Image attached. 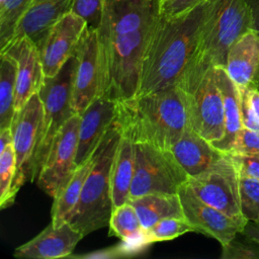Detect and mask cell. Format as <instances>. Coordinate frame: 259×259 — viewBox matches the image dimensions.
<instances>
[{
    "label": "cell",
    "instance_id": "1",
    "mask_svg": "<svg viewBox=\"0 0 259 259\" xmlns=\"http://www.w3.org/2000/svg\"><path fill=\"white\" fill-rule=\"evenodd\" d=\"M161 0H106L97 30L99 96H136L144 54L160 16Z\"/></svg>",
    "mask_w": 259,
    "mask_h": 259
},
{
    "label": "cell",
    "instance_id": "2",
    "mask_svg": "<svg viewBox=\"0 0 259 259\" xmlns=\"http://www.w3.org/2000/svg\"><path fill=\"white\" fill-rule=\"evenodd\" d=\"M206 0L173 17L160 13L143 57L136 96L180 85L196 52Z\"/></svg>",
    "mask_w": 259,
    "mask_h": 259
},
{
    "label": "cell",
    "instance_id": "3",
    "mask_svg": "<svg viewBox=\"0 0 259 259\" xmlns=\"http://www.w3.org/2000/svg\"><path fill=\"white\" fill-rule=\"evenodd\" d=\"M114 122L134 144L169 150L191 125L188 93L175 85L117 101Z\"/></svg>",
    "mask_w": 259,
    "mask_h": 259
},
{
    "label": "cell",
    "instance_id": "4",
    "mask_svg": "<svg viewBox=\"0 0 259 259\" xmlns=\"http://www.w3.org/2000/svg\"><path fill=\"white\" fill-rule=\"evenodd\" d=\"M249 30L252 20L245 0H206L197 49L179 86L190 93L208 69L225 68L231 46Z\"/></svg>",
    "mask_w": 259,
    "mask_h": 259
},
{
    "label": "cell",
    "instance_id": "5",
    "mask_svg": "<svg viewBox=\"0 0 259 259\" xmlns=\"http://www.w3.org/2000/svg\"><path fill=\"white\" fill-rule=\"evenodd\" d=\"M119 139L120 131L114 122L94 152L79 201L67 220L84 237L109 224L113 209L110 170Z\"/></svg>",
    "mask_w": 259,
    "mask_h": 259
},
{
    "label": "cell",
    "instance_id": "6",
    "mask_svg": "<svg viewBox=\"0 0 259 259\" xmlns=\"http://www.w3.org/2000/svg\"><path fill=\"white\" fill-rule=\"evenodd\" d=\"M75 69L76 57L74 55L55 76L45 77L44 84L38 91L44 115L34 155V179L48 157L57 134L65 122L76 114L72 106Z\"/></svg>",
    "mask_w": 259,
    "mask_h": 259
},
{
    "label": "cell",
    "instance_id": "7",
    "mask_svg": "<svg viewBox=\"0 0 259 259\" xmlns=\"http://www.w3.org/2000/svg\"><path fill=\"white\" fill-rule=\"evenodd\" d=\"M135 174L131 198L149 193H178L188 175L170 150L149 144H135Z\"/></svg>",
    "mask_w": 259,
    "mask_h": 259
},
{
    "label": "cell",
    "instance_id": "8",
    "mask_svg": "<svg viewBox=\"0 0 259 259\" xmlns=\"http://www.w3.org/2000/svg\"><path fill=\"white\" fill-rule=\"evenodd\" d=\"M42 102L38 93L15 112L11 131L15 154V175L8 197V207L13 204L16 194L23 184L34 179V155L41 128Z\"/></svg>",
    "mask_w": 259,
    "mask_h": 259
},
{
    "label": "cell",
    "instance_id": "9",
    "mask_svg": "<svg viewBox=\"0 0 259 259\" xmlns=\"http://www.w3.org/2000/svg\"><path fill=\"white\" fill-rule=\"evenodd\" d=\"M239 177L233 160L229 154H224L200 174L188 177L187 183L205 203L232 218L245 219L241 211Z\"/></svg>",
    "mask_w": 259,
    "mask_h": 259
},
{
    "label": "cell",
    "instance_id": "10",
    "mask_svg": "<svg viewBox=\"0 0 259 259\" xmlns=\"http://www.w3.org/2000/svg\"><path fill=\"white\" fill-rule=\"evenodd\" d=\"M80 114L72 115L57 134L37 176V186L53 198L68 183L76 168Z\"/></svg>",
    "mask_w": 259,
    "mask_h": 259
},
{
    "label": "cell",
    "instance_id": "11",
    "mask_svg": "<svg viewBox=\"0 0 259 259\" xmlns=\"http://www.w3.org/2000/svg\"><path fill=\"white\" fill-rule=\"evenodd\" d=\"M191 127L212 145L225 135V110L214 67L188 93Z\"/></svg>",
    "mask_w": 259,
    "mask_h": 259
},
{
    "label": "cell",
    "instance_id": "12",
    "mask_svg": "<svg viewBox=\"0 0 259 259\" xmlns=\"http://www.w3.org/2000/svg\"><path fill=\"white\" fill-rule=\"evenodd\" d=\"M184 218L193 226L196 233L215 239L221 246L231 242L241 233L248 220L235 219L199 199L188 183L178 190Z\"/></svg>",
    "mask_w": 259,
    "mask_h": 259
},
{
    "label": "cell",
    "instance_id": "13",
    "mask_svg": "<svg viewBox=\"0 0 259 259\" xmlns=\"http://www.w3.org/2000/svg\"><path fill=\"white\" fill-rule=\"evenodd\" d=\"M87 26L83 17L71 11L51 27L38 47L46 77L55 76L75 55Z\"/></svg>",
    "mask_w": 259,
    "mask_h": 259
},
{
    "label": "cell",
    "instance_id": "14",
    "mask_svg": "<svg viewBox=\"0 0 259 259\" xmlns=\"http://www.w3.org/2000/svg\"><path fill=\"white\" fill-rule=\"evenodd\" d=\"M75 57L72 106L75 113L81 114L99 96V49L96 29L86 27Z\"/></svg>",
    "mask_w": 259,
    "mask_h": 259
},
{
    "label": "cell",
    "instance_id": "15",
    "mask_svg": "<svg viewBox=\"0 0 259 259\" xmlns=\"http://www.w3.org/2000/svg\"><path fill=\"white\" fill-rule=\"evenodd\" d=\"M0 53H8L17 64L15 112L28 101V99L40 90L45 73L37 46L27 36L13 39Z\"/></svg>",
    "mask_w": 259,
    "mask_h": 259
},
{
    "label": "cell",
    "instance_id": "16",
    "mask_svg": "<svg viewBox=\"0 0 259 259\" xmlns=\"http://www.w3.org/2000/svg\"><path fill=\"white\" fill-rule=\"evenodd\" d=\"M116 112V100L98 96L80 114L77 166L92 157L102 139L114 123Z\"/></svg>",
    "mask_w": 259,
    "mask_h": 259
},
{
    "label": "cell",
    "instance_id": "17",
    "mask_svg": "<svg viewBox=\"0 0 259 259\" xmlns=\"http://www.w3.org/2000/svg\"><path fill=\"white\" fill-rule=\"evenodd\" d=\"M84 236L68 222L55 226L52 222L30 241L17 247L13 256L20 259H58L71 256Z\"/></svg>",
    "mask_w": 259,
    "mask_h": 259
},
{
    "label": "cell",
    "instance_id": "18",
    "mask_svg": "<svg viewBox=\"0 0 259 259\" xmlns=\"http://www.w3.org/2000/svg\"><path fill=\"white\" fill-rule=\"evenodd\" d=\"M240 91L259 85V35L249 30L230 48L225 67Z\"/></svg>",
    "mask_w": 259,
    "mask_h": 259
},
{
    "label": "cell",
    "instance_id": "19",
    "mask_svg": "<svg viewBox=\"0 0 259 259\" xmlns=\"http://www.w3.org/2000/svg\"><path fill=\"white\" fill-rule=\"evenodd\" d=\"M74 2L75 0H31L29 8L18 23L11 41L27 36L38 48L51 27L60 18L72 11Z\"/></svg>",
    "mask_w": 259,
    "mask_h": 259
},
{
    "label": "cell",
    "instance_id": "20",
    "mask_svg": "<svg viewBox=\"0 0 259 259\" xmlns=\"http://www.w3.org/2000/svg\"><path fill=\"white\" fill-rule=\"evenodd\" d=\"M169 150L188 177L200 174L225 154L196 133L191 125Z\"/></svg>",
    "mask_w": 259,
    "mask_h": 259
},
{
    "label": "cell",
    "instance_id": "21",
    "mask_svg": "<svg viewBox=\"0 0 259 259\" xmlns=\"http://www.w3.org/2000/svg\"><path fill=\"white\" fill-rule=\"evenodd\" d=\"M214 69L217 82L224 101L225 135L222 140L214 143L212 146L227 154L233 150L237 137L243 128L241 93L224 67H214Z\"/></svg>",
    "mask_w": 259,
    "mask_h": 259
},
{
    "label": "cell",
    "instance_id": "22",
    "mask_svg": "<svg viewBox=\"0 0 259 259\" xmlns=\"http://www.w3.org/2000/svg\"><path fill=\"white\" fill-rule=\"evenodd\" d=\"M135 144L120 134L111 164L110 182L113 207L127 202L135 174Z\"/></svg>",
    "mask_w": 259,
    "mask_h": 259
},
{
    "label": "cell",
    "instance_id": "23",
    "mask_svg": "<svg viewBox=\"0 0 259 259\" xmlns=\"http://www.w3.org/2000/svg\"><path fill=\"white\" fill-rule=\"evenodd\" d=\"M145 231L166 218H184L178 193H149L128 200Z\"/></svg>",
    "mask_w": 259,
    "mask_h": 259
},
{
    "label": "cell",
    "instance_id": "24",
    "mask_svg": "<svg viewBox=\"0 0 259 259\" xmlns=\"http://www.w3.org/2000/svg\"><path fill=\"white\" fill-rule=\"evenodd\" d=\"M93 158L94 154L86 162L79 165L68 183L54 197L51 217L52 223L55 226H60L66 223L68 218L76 207L81 195L84 182L92 167Z\"/></svg>",
    "mask_w": 259,
    "mask_h": 259
},
{
    "label": "cell",
    "instance_id": "25",
    "mask_svg": "<svg viewBox=\"0 0 259 259\" xmlns=\"http://www.w3.org/2000/svg\"><path fill=\"white\" fill-rule=\"evenodd\" d=\"M17 64L8 53H0V130L10 127L15 114Z\"/></svg>",
    "mask_w": 259,
    "mask_h": 259
},
{
    "label": "cell",
    "instance_id": "26",
    "mask_svg": "<svg viewBox=\"0 0 259 259\" xmlns=\"http://www.w3.org/2000/svg\"><path fill=\"white\" fill-rule=\"evenodd\" d=\"M108 227L109 235L115 236L121 241H144L150 245L140 218L130 201L113 207Z\"/></svg>",
    "mask_w": 259,
    "mask_h": 259
},
{
    "label": "cell",
    "instance_id": "27",
    "mask_svg": "<svg viewBox=\"0 0 259 259\" xmlns=\"http://www.w3.org/2000/svg\"><path fill=\"white\" fill-rule=\"evenodd\" d=\"M30 3L31 0H0V52L13 38L16 27Z\"/></svg>",
    "mask_w": 259,
    "mask_h": 259
},
{
    "label": "cell",
    "instance_id": "28",
    "mask_svg": "<svg viewBox=\"0 0 259 259\" xmlns=\"http://www.w3.org/2000/svg\"><path fill=\"white\" fill-rule=\"evenodd\" d=\"M190 232H195V229L185 218H166L147 230L146 236L148 242L153 244L172 240Z\"/></svg>",
    "mask_w": 259,
    "mask_h": 259
},
{
    "label": "cell",
    "instance_id": "29",
    "mask_svg": "<svg viewBox=\"0 0 259 259\" xmlns=\"http://www.w3.org/2000/svg\"><path fill=\"white\" fill-rule=\"evenodd\" d=\"M239 189L243 217L248 221L259 222V180L240 176Z\"/></svg>",
    "mask_w": 259,
    "mask_h": 259
},
{
    "label": "cell",
    "instance_id": "30",
    "mask_svg": "<svg viewBox=\"0 0 259 259\" xmlns=\"http://www.w3.org/2000/svg\"><path fill=\"white\" fill-rule=\"evenodd\" d=\"M15 175L13 143L0 152V207H8V197Z\"/></svg>",
    "mask_w": 259,
    "mask_h": 259
},
{
    "label": "cell",
    "instance_id": "31",
    "mask_svg": "<svg viewBox=\"0 0 259 259\" xmlns=\"http://www.w3.org/2000/svg\"><path fill=\"white\" fill-rule=\"evenodd\" d=\"M222 259H259V244L239 233L222 246Z\"/></svg>",
    "mask_w": 259,
    "mask_h": 259
},
{
    "label": "cell",
    "instance_id": "32",
    "mask_svg": "<svg viewBox=\"0 0 259 259\" xmlns=\"http://www.w3.org/2000/svg\"><path fill=\"white\" fill-rule=\"evenodd\" d=\"M106 0H75L72 11L83 17L88 27L97 29Z\"/></svg>",
    "mask_w": 259,
    "mask_h": 259
},
{
    "label": "cell",
    "instance_id": "33",
    "mask_svg": "<svg viewBox=\"0 0 259 259\" xmlns=\"http://www.w3.org/2000/svg\"><path fill=\"white\" fill-rule=\"evenodd\" d=\"M240 176L259 180V153H227Z\"/></svg>",
    "mask_w": 259,
    "mask_h": 259
},
{
    "label": "cell",
    "instance_id": "34",
    "mask_svg": "<svg viewBox=\"0 0 259 259\" xmlns=\"http://www.w3.org/2000/svg\"><path fill=\"white\" fill-rule=\"evenodd\" d=\"M230 153H259V132L243 127Z\"/></svg>",
    "mask_w": 259,
    "mask_h": 259
},
{
    "label": "cell",
    "instance_id": "35",
    "mask_svg": "<svg viewBox=\"0 0 259 259\" xmlns=\"http://www.w3.org/2000/svg\"><path fill=\"white\" fill-rule=\"evenodd\" d=\"M205 0H165L161 3L160 13L167 17L183 14Z\"/></svg>",
    "mask_w": 259,
    "mask_h": 259
},
{
    "label": "cell",
    "instance_id": "36",
    "mask_svg": "<svg viewBox=\"0 0 259 259\" xmlns=\"http://www.w3.org/2000/svg\"><path fill=\"white\" fill-rule=\"evenodd\" d=\"M241 109L243 127L259 132V116L252 110L246 98L241 94Z\"/></svg>",
    "mask_w": 259,
    "mask_h": 259
},
{
    "label": "cell",
    "instance_id": "37",
    "mask_svg": "<svg viewBox=\"0 0 259 259\" xmlns=\"http://www.w3.org/2000/svg\"><path fill=\"white\" fill-rule=\"evenodd\" d=\"M240 93L246 98L252 110L259 116V85L240 91Z\"/></svg>",
    "mask_w": 259,
    "mask_h": 259
},
{
    "label": "cell",
    "instance_id": "38",
    "mask_svg": "<svg viewBox=\"0 0 259 259\" xmlns=\"http://www.w3.org/2000/svg\"><path fill=\"white\" fill-rule=\"evenodd\" d=\"M252 20V30L259 35V0H245Z\"/></svg>",
    "mask_w": 259,
    "mask_h": 259
},
{
    "label": "cell",
    "instance_id": "39",
    "mask_svg": "<svg viewBox=\"0 0 259 259\" xmlns=\"http://www.w3.org/2000/svg\"><path fill=\"white\" fill-rule=\"evenodd\" d=\"M245 237L259 244V222L248 221L244 230L241 232Z\"/></svg>",
    "mask_w": 259,
    "mask_h": 259
},
{
    "label": "cell",
    "instance_id": "40",
    "mask_svg": "<svg viewBox=\"0 0 259 259\" xmlns=\"http://www.w3.org/2000/svg\"><path fill=\"white\" fill-rule=\"evenodd\" d=\"M13 143V136L11 127L0 130V152L3 151L8 145Z\"/></svg>",
    "mask_w": 259,
    "mask_h": 259
},
{
    "label": "cell",
    "instance_id": "41",
    "mask_svg": "<svg viewBox=\"0 0 259 259\" xmlns=\"http://www.w3.org/2000/svg\"><path fill=\"white\" fill-rule=\"evenodd\" d=\"M163 1H165V0H161V3H162V2H163Z\"/></svg>",
    "mask_w": 259,
    "mask_h": 259
}]
</instances>
